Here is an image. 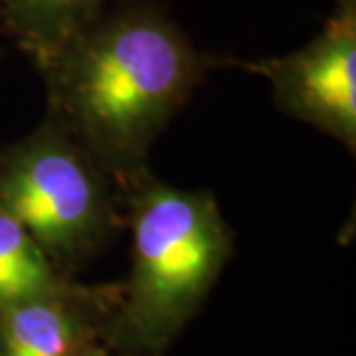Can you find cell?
Segmentation results:
<instances>
[{"mask_svg": "<svg viewBox=\"0 0 356 356\" xmlns=\"http://www.w3.org/2000/svg\"><path fill=\"white\" fill-rule=\"evenodd\" d=\"M109 0H0L6 24L40 64L103 14Z\"/></svg>", "mask_w": 356, "mask_h": 356, "instance_id": "6", "label": "cell"}, {"mask_svg": "<svg viewBox=\"0 0 356 356\" xmlns=\"http://www.w3.org/2000/svg\"><path fill=\"white\" fill-rule=\"evenodd\" d=\"M271 83L281 111L356 147V13L344 2L303 50L250 64Z\"/></svg>", "mask_w": 356, "mask_h": 356, "instance_id": "4", "label": "cell"}, {"mask_svg": "<svg viewBox=\"0 0 356 356\" xmlns=\"http://www.w3.org/2000/svg\"><path fill=\"white\" fill-rule=\"evenodd\" d=\"M88 356H103V355H88Z\"/></svg>", "mask_w": 356, "mask_h": 356, "instance_id": "8", "label": "cell"}, {"mask_svg": "<svg viewBox=\"0 0 356 356\" xmlns=\"http://www.w3.org/2000/svg\"><path fill=\"white\" fill-rule=\"evenodd\" d=\"M77 299L67 285L0 309V356H77L83 337Z\"/></svg>", "mask_w": 356, "mask_h": 356, "instance_id": "5", "label": "cell"}, {"mask_svg": "<svg viewBox=\"0 0 356 356\" xmlns=\"http://www.w3.org/2000/svg\"><path fill=\"white\" fill-rule=\"evenodd\" d=\"M0 210L54 264L95 252L117 220L107 175L50 119L0 156Z\"/></svg>", "mask_w": 356, "mask_h": 356, "instance_id": "3", "label": "cell"}, {"mask_svg": "<svg viewBox=\"0 0 356 356\" xmlns=\"http://www.w3.org/2000/svg\"><path fill=\"white\" fill-rule=\"evenodd\" d=\"M133 257L127 315L143 334L172 331L204 299L232 255V232L212 194L143 175L129 182Z\"/></svg>", "mask_w": 356, "mask_h": 356, "instance_id": "2", "label": "cell"}, {"mask_svg": "<svg viewBox=\"0 0 356 356\" xmlns=\"http://www.w3.org/2000/svg\"><path fill=\"white\" fill-rule=\"evenodd\" d=\"M38 67L51 123L125 184L204 74L177 26L143 8L102 14Z\"/></svg>", "mask_w": 356, "mask_h": 356, "instance_id": "1", "label": "cell"}, {"mask_svg": "<svg viewBox=\"0 0 356 356\" xmlns=\"http://www.w3.org/2000/svg\"><path fill=\"white\" fill-rule=\"evenodd\" d=\"M67 285L38 242L0 210V309L62 291Z\"/></svg>", "mask_w": 356, "mask_h": 356, "instance_id": "7", "label": "cell"}]
</instances>
